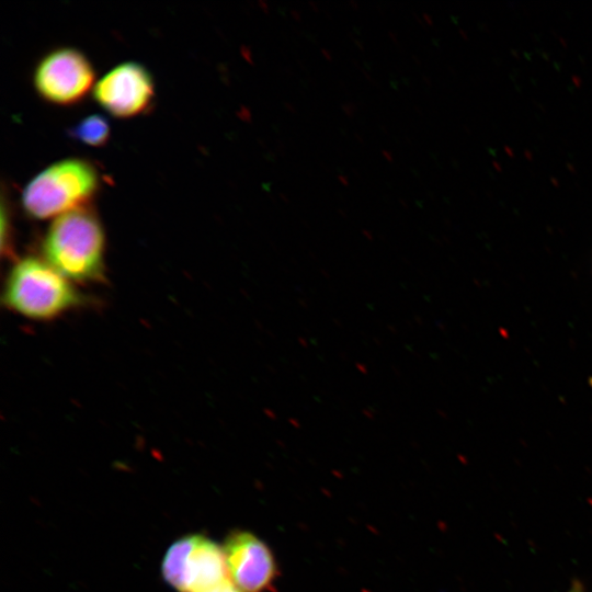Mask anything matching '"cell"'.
I'll use <instances>...</instances> for the list:
<instances>
[{"mask_svg":"<svg viewBox=\"0 0 592 592\" xmlns=\"http://www.w3.org/2000/svg\"><path fill=\"white\" fill-rule=\"evenodd\" d=\"M42 250L43 259L71 282L104 278L105 234L88 205L56 217L44 236Z\"/></svg>","mask_w":592,"mask_h":592,"instance_id":"6da1fadb","label":"cell"},{"mask_svg":"<svg viewBox=\"0 0 592 592\" xmlns=\"http://www.w3.org/2000/svg\"><path fill=\"white\" fill-rule=\"evenodd\" d=\"M2 303L22 317L47 321L82 306L86 297L45 259L29 255L9 270Z\"/></svg>","mask_w":592,"mask_h":592,"instance_id":"7a4b0ae2","label":"cell"},{"mask_svg":"<svg viewBox=\"0 0 592 592\" xmlns=\"http://www.w3.org/2000/svg\"><path fill=\"white\" fill-rule=\"evenodd\" d=\"M100 186L96 169L80 158L62 159L37 173L24 187L22 207L34 219L58 217L87 206Z\"/></svg>","mask_w":592,"mask_h":592,"instance_id":"3957f363","label":"cell"},{"mask_svg":"<svg viewBox=\"0 0 592 592\" xmlns=\"http://www.w3.org/2000/svg\"><path fill=\"white\" fill-rule=\"evenodd\" d=\"M162 574L179 592H206L228 578L224 550L205 536H184L168 548Z\"/></svg>","mask_w":592,"mask_h":592,"instance_id":"277c9868","label":"cell"},{"mask_svg":"<svg viewBox=\"0 0 592 592\" xmlns=\"http://www.w3.org/2000/svg\"><path fill=\"white\" fill-rule=\"evenodd\" d=\"M94 78L93 66L82 52L59 47L38 61L33 82L37 94L48 103L69 106L88 94Z\"/></svg>","mask_w":592,"mask_h":592,"instance_id":"5b68a950","label":"cell"},{"mask_svg":"<svg viewBox=\"0 0 592 592\" xmlns=\"http://www.w3.org/2000/svg\"><path fill=\"white\" fill-rule=\"evenodd\" d=\"M92 94L109 114L130 118L149 111L155 99V82L145 66L125 61L106 72L94 84Z\"/></svg>","mask_w":592,"mask_h":592,"instance_id":"8992f818","label":"cell"},{"mask_svg":"<svg viewBox=\"0 0 592 592\" xmlns=\"http://www.w3.org/2000/svg\"><path fill=\"white\" fill-rule=\"evenodd\" d=\"M224 555L230 580L243 592H261L272 581L275 567L270 549L258 537L239 532L226 540Z\"/></svg>","mask_w":592,"mask_h":592,"instance_id":"52a82bcc","label":"cell"},{"mask_svg":"<svg viewBox=\"0 0 592 592\" xmlns=\"http://www.w3.org/2000/svg\"><path fill=\"white\" fill-rule=\"evenodd\" d=\"M110 134L107 121L98 114L86 116L70 129L73 139L92 147L105 145Z\"/></svg>","mask_w":592,"mask_h":592,"instance_id":"ba28073f","label":"cell"},{"mask_svg":"<svg viewBox=\"0 0 592 592\" xmlns=\"http://www.w3.org/2000/svg\"><path fill=\"white\" fill-rule=\"evenodd\" d=\"M10 231H11V227H10L9 212L5 208L4 203H2V208H1V249H2V253H4L5 250L8 252H10V249H11V246H10V238H11L10 237Z\"/></svg>","mask_w":592,"mask_h":592,"instance_id":"9c48e42d","label":"cell"},{"mask_svg":"<svg viewBox=\"0 0 592 592\" xmlns=\"http://www.w3.org/2000/svg\"><path fill=\"white\" fill-rule=\"evenodd\" d=\"M206 592H243L240 590L231 580L230 578H226L223 580L219 584L212 588L210 590Z\"/></svg>","mask_w":592,"mask_h":592,"instance_id":"30bf717a","label":"cell"},{"mask_svg":"<svg viewBox=\"0 0 592 592\" xmlns=\"http://www.w3.org/2000/svg\"><path fill=\"white\" fill-rule=\"evenodd\" d=\"M569 592H583V589L581 588V585L579 583H576L571 590H569Z\"/></svg>","mask_w":592,"mask_h":592,"instance_id":"8fae6325","label":"cell"},{"mask_svg":"<svg viewBox=\"0 0 592 592\" xmlns=\"http://www.w3.org/2000/svg\"><path fill=\"white\" fill-rule=\"evenodd\" d=\"M383 155L388 161H392V156L387 150H383Z\"/></svg>","mask_w":592,"mask_h":592,"instance_id":"7c38bea8","label":"cell"},{"mask_svg":"<svg viewBox=\"0 0 592 592\" xmlns=\"http://www.w3.org/2000/svg\"><path fill=\"white\" fill-rule=\"evenodd\" d=\"M339 180L343 183V185H348V184H349V182H348V181L345 180V178L342 177V175H339Z\"/></svg>","mask_w":592,"mask_h":592,"instance_id":"4fadbf2b","label":"cell"},{"mask_svg":"<svg viewBox=\"0 0 592 592\" xmlns=\"http://www.w3.org/2000/svg\"><path fill=\"white\" fill-rule=\"evenodd\" d=\"M328 53H329L328 50H326V49H322V54H323V56L326 55V57H327L328 59H330V56L328 55Z\"/></svg>","mask_w":592,"mask_h":592,"instance_id":"5bb4252c","label":"cell"}]
</instances>
